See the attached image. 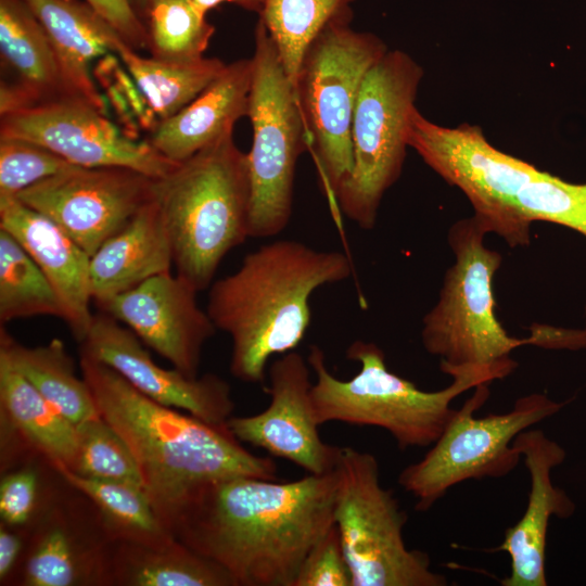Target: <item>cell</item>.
Segmentation results:
<instances>
[{"label": "cell", "instance_id": "cell-25", "mask_svg": "<svg viewBox=\"0 0 586 586\" xmlns=\"http://www.w3.org/2000/svg\"><path fill=\"white\" fill-rule=\"evenodd\" d=\"M1 423L17 432L54 468H69L77 451L76 425L0 355Z\"/></svg>", "mask_w": 586, "mask_h": 586}, {"label": "cell", "instance_id": "cell-24", "mask_svg": "<svg viewBox=\"0 0 586 586\" xmlns=\"http://www.w3.org/2000/svg\"><path fill=\"white\" fill-rule=\"evenodd\" d=\"M110 584L124 586H237L221 565L178 539L153 547L114 542Z\"/></svg>", "mask_w": 586, "mask_h": 586}, {"label": "cell", "instance_id": "cell-9", "mask_svg": "<svg viewBox=\"0 0 586 586\" xmlns=\"http://www.w3.org/2000/svg\"><path fill=\"white\" fill-rule=\"evenodd\" d=\"M333 521L352 575V586H446L429 556L409 549L404 538L407 513L382 486L377 458L340 447L334 468Z\"/></svg>", "mask_w": 586, "mask_h": 586}, {"label": "cell", "instance_id": "cell-36", "mask_svg": "<svg viewBox=\"0 0 586 586\" xmlns=\"http://www.w3.org/2000/svg\"><path fill=\"white\" fill-rule=\"evenodd\" d=\"M293 586H352L349 566L335 524L310 549Z\"/></svg>", "mask_w": 586, "mask_h": 586}, {"label": "cell", "instance_id": "cell-12", "mask_svg": "<svg viewBox=\"0 0 586 586\" xmlns=\"http://www.w3.org/2000/svg\"><path fill=\"white\" fill-rule=\"evenodd\" d=\"M0 137L38 143L82 167H125L152 178L178 163L150 142L123 132L107 115L86 101L61 97L1 115Z\"/></svg>", "mask_w": 586, "mask_h": 586}, {"label": "cell", "instance_id": "cell-28", "mask_svg": "<svg viewBox=\"0 0 586 586\" xmlns=\"http://www.w3.org/2000/svg\"><path fill=\"white\" fill-rule=\"evenodd\" d=\"M114 53L125 65L156 122L168 118L194 100L225 68L216 58L190 63L143 58L124 39Z\"/></svg>", "mask_w": 586, "mask_h": 586}, {"label": "cell", "instance_id": "cell-30", "mask_svg": "<svg viewBox=\"0 0 586 586\" xmlns=\"http://www.w3.org/2000/svg\"><path fill=\"white\" fill-rule=\"evenodd\" d=\"M537 220L568 227L586 238V182H569L537 168L512 200L505 227L508 245H527L531 226Z\"/></svg>", "mask_w": 586, "mask_h": 586}, {"label": "cell", "instance_id": "cell-4", "mask_svg": "<svg viewBox=\"0 0 586 586\" xmlns=\"http://www.w3.org/2000/svg\"><path fill=\"white\" fill-rule=\"evenodd\" d=\"M486 227L475 215L455 222L448 243L455 263L445 273L440 297L424 316L421 341L440 358L442 372L480 373L492 382L518 366L511 353L522 345L577 351L586 348V329L537 324L531 336H510L495 313L493 281L501 255L484 245Z\"/></svg>", "mask_w": 586, "mask_h": 586}, {"label": "cell", "instance_id": "cell-8", "mask_svg": "<svg viewBox=\"0 0 586 586\" xmlns=\"http://www.w3.org/2000/svg\"><path fill=\"white\" fill-rule=\"evenodd\" d=\"M422 67L402 50L387 52L368 71L352 123V168L335 205L360 228L374 227L385 192L398 180Z\"/></svg>", "mask_w": 586, "mask_h": 586}, {"label": "cell", "instance_id": "cell-11", "mask_svg": "<svg viewBox=\"0 0 586 586\" xmlns=\"http://www.w3.org/2000/svg\"><path fill=\"white\" fill-rule=\"evenodd\" d=\"M488 396V384L477 385L432 448L399 473L398 483L416 498L418 511L429 510L459 483L510 473L522 457L513 445L518 434L564 406L545 394L534 393L517 399L506 413L475 418L474 411Z\"/></svg>", "mask_w": 586, "mask_h": 586}, {"label": "cell", "instance_id": "cell-35", "mask_svg": "<svg viewBox=\"0 0 586 586\" xmlns=\"http://www.w3.org/2000/svg\"><path fill=\"white\" fill-rule=\"evenodd\" d=\"M71 166L73 164L38 143L0 137V196H16Z\"/></svg>", "mask_w": 586, "mask_h": 586}, {"label": "cell", "instance_id": "cell-29", "mask_svg": "<svg viewBox=\"0 0 586 586\" xmlns=\"http://www.w3.org/2000/svg\"><path fill=\"white\" fill-rule=\"evenodd\" d=\"M109 557L80 544L67 524L53 517L38 531L26 558L23 585L110 584Z\"/></svg>", "mask_w": 586, "mask_h": 586}, {"label": "cell", "instance_id": "cell-2", "mask_svg": "<svg viewBox=\"0 0 586 586\" xmlns=\"http://www.w3.org/2000/svg\"><path fill=\"white\" fill-rule=\"evenodd\" d=\"M79 367L99 415L128 445L143 489L170 533L191 496L208 483L237 476L278 480L276 462L250 453L227 424L162 405L84 353Z\"/></svg>", "mask_w": 586, "mask_h": 586}, {"label": "cell", "instance_id": "cell-27", "mask_svg": "<svg viewBox=\"0 0 586 586\" xmlns=\"http://www.w3.org/2000/svg\"><path fill=\"white\" fill-rule=\"evenodd\" d=\"M54 469L93 502L111 540L161 547L176 539L158 518L142 487L84 477L62 464Z\"/></svg>", "mask_w": 586, "mask_h": 586}, {"label": "cell", "instance_id": "cell-14", "mask_svg": "<svg viewBox=\"0 0 586 586\" xmlns=\"http://www.w3.org/2000/svg\"><path fill=\"white\" fill-rule=\"evenodd\" d=\"M408 145L447 183L463 192L488 233L498 227L535 167L496 149L476 125L441 126L417 109Z\"/></svg>", "mask_w": 586, "mask_h": 586}, {"label": "cell", "instance_id": "cell-15", "mask_svg": "<svg viewBox=\"0 0 586 586\" xmlns=\"http://www.w3.org/2000/svg\"><path fill=\"white\" fill-rule=\"evenodd\" d=\"M308 367L301 354H283L268 371V407L253 416H231L226 424L241 443L263 448L309 474L321 475L334 470L340 447L320 437Z\"/></svg>", "mask_w": 586, "mask_h": 586}, {"label": "cell", "instance_id": "cell-13", "mask_svg": "<svg viewBox=\"0 0 586 586\" xmlns=\"http://www.w3.org/2000/svg\"><path fill=\"white\" fill-rule=\"evenodd\" d=\"M153 179L125 167L73 165L16 198L55 221L91 256L153 199Z\"/></svg>", "mask_w": 586, "mask_h": 586}, {"label": "cell", "instance_id": "cell-10", "mask_svg": "<svg viewBox=\"0 0 586 586\" xmlns=\"http://www.w3.org/2000/svg\"><path fill=\"white\" fill-rule=\"evenodd\" d=\"M251 59L247 117L253 142L246 153L251 186L249 235L270 238L283 231L292 217L296 162L307 143L296 90L259 21Z\"/></svg>", "mask_w": 586, "mask_h": 586}, {"label": "cell", "instance_id": "cell-40", "mask_svg": "<svg viewBox=\"0 0 586 586\" xmlns=\"http://www.w3.org/2000/svg\"><path fill=\"white\" fill-rule=\"evenodd\" d=\"M199 10L207 12L222 3H234L245 10L259 14L264 0H190Z\"/></svg>", "mask_w": 586, "mask_h": 586}, {"label": "cell", "instance_id": "cell-19", "mask_svg": "<svg viewBox=\"0 0 586 586\" xmlns=\"http://www.w3.org/2000/svg\"><path fill=\"white\" fill-rule=\"evenodd\" d=\"M0 229L14 237L39 266L60 302L62 320L81 343L93 319L90 255L55 221L16 196H0Z\"/></svg>", "mask_w": 586, "mask_h": 586}, {"label": "cell", "instance_id": "cell-37", "mask_svg": "<svg viewBox=\"0 0 586 586\" xmlns=\"http://www.w3.org/2000/svg\"><path fill=\"white\" fill-rule=\"evenodd\" d=\"M38 475L33 468H23L2 476L0 483L1 522L11 527L26 524L37 504Z\"/></svg>", "mask_w": 586, "mask_h": 586}, {"label": "cell", "instance_id": "cell-31", "mask_svg": "<svg viewBox=\"0 0 586 586\" xmlns=\"http://www.w3.org/2000/svg\"><path fill=\"white\" fill-rule=\"evenodd\" d=\"M355 0H264L258 21L277 47L282 66L296 90L305 50L331 21L352 13Z\"/></svg>", "mask_w": 586, "mask_h": 586}, {"label": "cell", "instance_id": "cell-1", "mask_svg": "<svg viewBox=\"0 0 586 586\" xmlns=\"http://www.w3.org/2000/svg\"><path fill=\"white\" fill-rule=\"evenodd\" d=\"M335 473L278 482L237 476L199 488L177 517L176 539L221 565L237 586H293L334 524Z\"/></svg>", "mask_w": 586, "mask_h": 586}, {"label": "cell", "instance_id": "cell-6", "mask_svg": "<svg viewBox=\"0 0 586 586\" xmlns=\"http://www.w3.org/2000/svg\"><path fill=\"white\" fill-rule=\"evenodd\" d=\"M346 357L360 369L352 379L341 380L329 371L322 349L310 347L307 362L316 377L311 399L318 423L381 428L400 449L432 445L457 411L451 407L455 398L492 383L482 374L467 372L453 375L447 387L428 392L390 371L383 351L374 343L355 341Z\"/></svg>", "mask_w": 586, "mask_h": 586}, {"label": "cell", "instance_id": "cell-34", "mask_svg": "<svg viewBox=\"0 0 586 586\" xmlns=\"http://www.w3.org/2000/svg\"><path fill=\"white\" fill-rule=\"evenodd\" d=\"M76 456L66 469L84 477L129 483L143 488L138 464L128 445L100 415L76 424Z\"/></svg>", "mask_w": 586, "mask_h": 586}, {"label": "cell", "instance_id": "cell-17", "mask_svg": "<svg viewBox=\"0 0 586 586\" xmlns=\"http://www.w3.org/2000/svg\"><path fill=\"white\" fill-rule=\"evenodd\" d=\"M200 291L170 272L154 276L105 303L102 311L189 377H198L202 349L217 329L198 304Z\"/></svg>", "mask_w": 586, "mask_h": 586}, {"label": "cell", "instance_id": "cell-32", "mask_svg": "<svg viewBox=\"0 0 586 586\" xmlns=\"http://www.w3.org/2000/svg\"><path fill=\"white\" fill-rule=\"evenodd\" d=\"M35 316L63 318L49 280L27 251L0 229V322Z\"/></svg>", "mask_w": 586, "mask_h": 586}, {"label": "cell", "instance_id": "cell-21", "mask_svg": "<svg viewBox=\"0 0 586 586\" xmlns=\"http://www.w3.org/2000/svg\"><path fill=\"white\" fill-rule=\"evenodd\" d=\"M252 71V59L226 64L194 100L154 124L149 142L171 162L180 163L233 131L237 120L247 116Z\"/></svg>", "mask_w": 586, "mask_h": 586}, {"label": "cell", "instance_id": "cell-38", "mask_svg": "<svg viewBox=\"0 0 586 586\" xmlns=\"http://www.w3.org/2000/svg\"><path fill=\"white\" fill-rule=\"evenodd\" d=\"M136 51L148 49V33L130 0H85Z\"/></svg>", "mask_w": 586, "mask_h": 586}, {"label": "cell", "instance_id": "cell-5", "mask_svg": "<svg viewBox=\"0 0 586 586\" xmlns=\"http://www.w3.org/2000/svg\"><path fill=\"white\" fill-rule=\"evenodd\" d=\"M153 198L167 227L176 273L199 291L213 283L225 256L249 235L247 154L229 131L166 175Z\"/></svg>", "mask_w": 586, "mask_h": 586}, {"label": "cell", "instance_id": "cell-20", "mask_svg": "<svg viewBox=\"0 0 586 586\" xmlns=\"http://www.w3.org/2000/svg\"><path fill=\"white\" fill-rule=\"evenodd\" d=\"M43 27L56 59L64 91L106 114L90 65L114 52L123 37L86 1L24 0Z\"/></svg>", "mask_w": 586, "mask_h": 586}, {"label": "cell", "instance_id": "cell-41", "mask_svg": "<svg viewBox=\"0 0 586 586\" xmlns=\"http://www.w3.org/2000/svg\"><path fill=\"white\" fill-rule=\"evenodd\" d=\"M130 2L137 14L143 21L150 0H130Z\"/></svg>", "mask_w": 586, "mask_h": 586}, {"label": "cell", "instance_id": "cell-3", "mask_svg": "<svg viewBox=\"0 0 586 586\" xmlns=\"http://www.w3.org/2000/svg\"><path fill=\"white\" fill-rule=\"evenodd\" d=\"M352 263L339 251L277 240L245 255L241 266L209 286L206 311L231 339V374L263 383L273 355L294 351L310 324V297L349 278Z\"/></svg>", "mask_w": 586, "mask_h": 586}, {"label": "cell", "instance_id": "cell-18", "mask_svg": "<svg viewBox=\"0 0 586 586\" xmlns=\"http://www.w3.org/2000/svg\"><path fill=\"white\" fill-rule=\"evenodd\" d=\"M513 445L524 459L531 479L528 501L517 524L507 528L495 551L510 557L511 571L502 586H547L546 546L549 519L570 518L575 505L551 481V470L565 459V450L540 430H524Z\"/></svg>", "mask_w": 586, "mask_h": 586}, {"label": "cell", "instance_id": "cell-22", "mask_svg": "<svg viewBox=\"0 0 586 586\" xmlns=\"http://www.w3.org/2000/svg\"><path fill=\"white\" fill-rule=\"evenodd\" d=\"M173 266L170 237L153 198L90 256L92 301L100 308Z\"/></svg>", "mask_w": 586, "mask_h": 586}, {"label": "cell", "instance_id": "cell-26", "mask_svg": "<svg viewBox=\"0 0 586 586\" xmlns=\"http://www.w3.org/2000/svg\"><path fill=\"white\" fill-rule=\"evenodd\" d=\"M0 355L73 424L99 416L91 391L85 379L77 375L75 362L61 340L29 347L1 327Z\"/></svg>", "mask_w": 586, "mask_h": 586}, {"label": "cell", "instance_id": "cell-39", "mask_svg": "<svg viewBox=\"0 0 586 586\" xmlns=\"http://www.w3.org/2000/svg\"><path fill=\"white\" fill-rule=\"evenodd\" d=\"M11 527L1 522L0 525V581L1 584L8 578L13 570L21 550L22 537L10 530Z\"/></svg>", "mask_w": 586, "mask_h": 586}, {"label": "cell", "instance_id": "cell-23", "mask_svg": "<svg viewBox=\"0 0 586 586\" xmlns=\"http://www.w3.org/2000/svg\"><path fill=\"white\" fill-rule=\"evenodd\" d=\"M0 55L13 81H1L0 116L67 97L47 34L24 0H0Z\"/></svg>", "mask_w": 586, "mask_h": 586}, {"label": "cell", "instance_id": "cell-16", "mask_svg": "<svg viewBox=\"0 0 586 586\" xmlns=\"http://www.w3.org/2000/svg\"><path fill=\"white\" fill-rule=\"evenodd\" d=\"M80 353L103 362L151 399L188 411L213 424H226L234 402L230 385L214 373L189 377L157 365L140 339L106 313L93 315Z\"/></svg>", "mask_w": 586, "mask_h": 586}, {"label": "cell", "instance_id": "cell-33", "mask_svg": "<svg viewBox=\"0 0 586 586\" xmlns=\"http://www.w3.org/2000/svg\"><path fill=\"white\" fill-rule=\"evenodd\" d=\"M143 22L151 56L165 62L201 60L215 33L190 0H150Z\"/></svg>", "mask_w": 586, "mask_h": 586}, {"label": "cell", "instance_id": "cell-7", "mask_svg": "<svg viewBox=\"0 0 586 586\" xmlns=\"http://www.w3.org/2000/svg\"><path fill=\"white\" fill-rule=\"evenodd\" d=\"M353 14L331 21L304 52L296 82L307 149L332 203L352 168V123L362 80L387 52L375 35L356 31Z\"/></svg>", "mask_w": 586, "mask_h": 586}]
</instances>
